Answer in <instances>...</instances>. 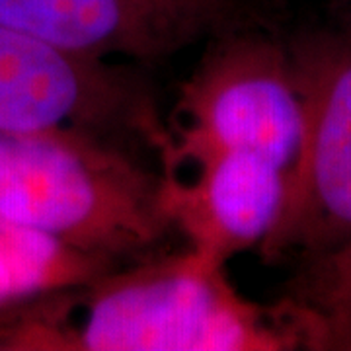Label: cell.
<instances>
[{"label": "cell", "mask_w": 351, "mask_h": 351, "mask_svg": "<svg viewBox=\"0 0 351 351\" xmlns=\"http://www.w3.org/2000/svg\"><path fill=\"white\" fill-rule=\"evenodd\" d=\"M0 221L119 265L172 230L158 174L80 131H0Z\"/></svg>", "instance_id": "2"}, {"label": "cell", "mask_w": 351, "mask_h": 351, "mask_svg": "<svg viewBox=\"0 0 351 351\" xmlns=\"http://www.w3.org/2000/svg\"><path fill=\"white\" fill-rule=\"evenodd\" d=\"M306 348L293 301L246 299L226 263L186 248L113 267L0 318V350L279 351Z\"/></svg>", "instance_id": "1"}, {"label": "cell", "mask_w": 351, "mask_h": 351, "mask_svg": "<svg viewBox=\"0 0 351 351\" xmlns=\"http://www.w3.org/2000/svg\"><path fill=\"white\" fill-rule=\"evenodd\" d=\"M0 131L137 135L152 149L166 131L145 82L0 24Z\"/></svg>", "instance_id": "5"}, {"label": "cell", "mask_w": 351, "mask_h": 351, "mask_svg": "<svg viewBox=\"0 0 351 351\" xmlns=\"http://www.w3.org/2000/svg\"><path fill=\"white\" fill-rule=\"evenodd\" d=\"M152 149L162 164V213L189 248L228 263L262 246L281 211L287 170L254 152L180 149L168 129Z\"/></svg>", "instance_id": "7"}, {"label": "cell", "mask_w": 351, "mask_h": 351, "mask_svg": "<svg viewBox=\"0 0 351 351\" xmlns=\"http://www.w3.org/2000/svg\"><path fill=\"white\" fill-rule=\"evenodd\" d=\"M301 306L311 350H351V239L311 260Z\"/></svg>", "instance_id": "9"}, {"label": "cell", "mask_w": 351, "mask_h": 351, "mask_svg": "<svg viewBox=\"0 0 351 351\" xmlns=\"http://www.w3.org/2000/svg\"><path fill=\"white\" fill-rule=\"evenodd\" d=\"M117 265L0 221V318L43 295L88 283Z\"/></svg>", "instance_id": "8"}, {"label": "cell", "mask_w": 351, "mask_h": 351, "mask_svg": "<svg viewBox=\"0 0 351 351\" xmlns=\"http://www.w3.org/2000/svg\"><path fill=\"white\" fill-rule=\"evenodd\" d=\"M302 137L276 225L260 246L269 260H314L351 239V41L318 38L289 51Z\"/></svg>", "instance_id": "4"}, {"label": "cell", "mask_w": 351, "mask_h": 351, "mask_svg": "<svg viewBox=\"0 0 351 351\" xmlns=\"http://www.w3.org/2000/svg\"><path fill=\"white\" fill-rule=\"evenodd\" d=\"M0 24L82 59L160 63L258 18L246 0H0Z\"/></svg>", "instance_id": "6"}, {"label": "cell", "mask_w": 351, "mask_h": 351, "mask_svg": "<svg viewBox=\"0 0 351 351\" xmlns=\"http://www.w3.org/2000/svg\"><path fill=\"white\" fill-rule=\"evenodd\" d=\"M301 137L302 108L289 51L258 25L207 41L178 92L170 143L254 152L289 174Z\"/></svg>", "instance_id": "3"}]
</instances>
